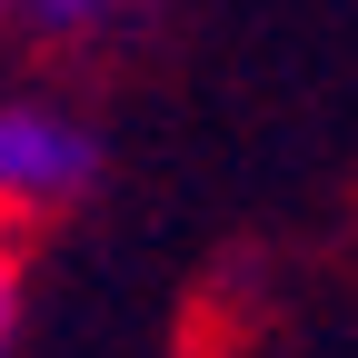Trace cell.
Instances as JSON below:
<instances>
[{
    "instance_id": "1",
    "label": "cell",
    "mask_w": 358,
    "mask_h": 358,
    "mask_svg": "<svg viewBox=\"0 0 358 358\" xmlns=\"http://www.w3.org/2000/svg\"><path fill=\"white\" fill-rule=\"evenodd\" d=\"M90 179H100V129H90L70 100L0 90V219L30 229V219L70 209Z\"/></svg>"
},
{
    "instance_id": "2",
    "label": "cell",
    "mask_w": 358,
    "mask_h": 358,
    "mask_svg": "<svg viewBox=\"0 0 358 358\" xmlns=\"http://www.w3.org/2000/svg\"><path fill=\"white\" fill-rule=\"evenodd\" d=\"M20 299H30V268H20V229L0 219V358H10V338H20Z\"/></svg>"
},
{
    "instance_id": "3",
    "label": "cell",
    "mask_w": 358,
    "mask_h": 358,
    "mask_svg": "<svg viewBox=\"0 0 358 358\" xmlns=\"http://www.w3.org/2000/svg\"><path fill=\"white\" fill-rule=\"evenodd\" d=\"M10 20H80V10H100V0H0Z\"/></svg>"
}]
</instances>
